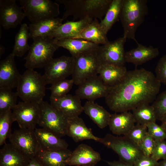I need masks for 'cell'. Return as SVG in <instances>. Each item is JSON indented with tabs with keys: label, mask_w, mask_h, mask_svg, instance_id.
Listing matches in <instances>:
<instances>
[{
	"label": "cell",
	"mask_w": 166,
	"mask_h": 166,
	"mask_svg": "<svg viewBox=\"0 0 166 166\" xmlns=\"http://www.w3.org/2000/svg\"><path fill=\"white\" fill-rule=\"evenodd\" d=\"M160 86L150 71L143 68L127 71L120 82L111 87L105 97V102L109 109L116 113L132 110L153 102Z\"/></svg>",
	"instance_id": "6da1fadb"
},
{
	"label": "cell",
	"mask_w": 166,
	"mask_h": 166,
	"mask_svg": "<svg viewBox=\"0 0 166 166\" xmlns=\"http://www.w3.org/2000/svg\"><path fill=\"white\" fill-rule=\"evenodd\" d=\"M112 0H57L63 4L65 11L61 18L64 20L69 16L74 20L86 18L101 21L105 15Z\"/></svg>",
	"instance_id": "7a4b0ae2"
},
{
	"label": "cell",
	"mask_w": 166,
	"mask_h": 166,
	"mask_svg": "<svg viewBox=\"0 0 166 166\" xmlns=\"http://www.w3.org/2000/svg\"><path fill=\"white\" fill-rule=\"evenodd\" d=\"M147 0H123L119 19L123 29V36L138 42L135 33L148 12Z\"/></svg>",
	"instance_id": "3957f363"
},
{
	"label": "cell",
	"mask_w": 166,
	"mask_h": 166,
	"mask_svg": "<svg viewBox=\"0 0 166 166\" xmlns=\"http://www.w3.org/2000/svg\"><path fill=\"white\" fill-rule=\"evenodd\" d=\"M46 85L43 75L34 70L27 69L21 75L17 92L23 101L39 104L45 95Z\"/></svg>",
	"instance_id": "277c9868"
},
{
	"label": "cell",
	"mask_w": 166,
	"mask_h": 166,
	"mask_svg": "<svg viewBox=\"0 0 166 166\" xmlns=\"http://www.w3.org/2000/svg\"><path fill=\"white\" fill-rule=\"evenodd\" d=\"M33 40L28 53L24 58V66L27 69L33 70L44 68L59 47L53 39L49 38L39 37Z\"/></svg>",
	"instance_id": "5b68a950"
},
{
	"label": "cell",
	"mask_w": 166,
	"mask_h": 166,
	"mask_svg": "<svg viewBox=\"0 0 166 166\" xmlns=\"http://www.w3.org/2000/svg\"><path fill=\"white\" fill-rule=\"evenodd\" d=\"M99 142L116 153L120 160L132 166L144 156L138 146L127 136H117L108 134L101 138Z\"/></svg>",
	"instance_id": "8992f818"
},
{
	"label": "cell",
	"mask_w": 166,
	"mask_h": 166,
	"mask_svg": "<svg viewBox=\"0 0 166 166\" xmlns=\"http://www.w3.org/2000/svg\"><path fill=\"white\" fill-rule=\"evenodd\" d=\"M20 6L31 23L57 18L59 4L49 0H20Z\"/></svg>",
	"instance_id": "52a82bcc"
},
{
	"label": "cell",
	"mask_w": 166,
	"mask_h": 166,
	"mask_svg": "<svg viewBox=\"0 0 166 166\" xmlns=\"http://www.w3.org/2000/svg\"><path fill=\"white\" fill-rule=\"evenodd\" d=\"M74 59L71 75L74 84L78 85L86 79L98 74L101 64L96 49L84 52Z\"/></svg>",
	"instance_id": "ba28073f"
},
{
	"label": "cell",
	"mask_w": 166,
	"mask_h": 166,
	"mask_svg": "<svg viewBox=\"0 0 166 166\" xmlns=\"http://www.w3.org/2000/svg\"><path fill=\"white\" fill-rule=\"evenodd\" d=\"M40 115L38 124L59 137L66 135L69 120L47 101L39 104Z\"/></svg>",
	"instance_id": "9c48e42d"
},
{
	"label": "cell",
	"mask_w": 166,
	"mask_h": 166,
	"mask_svg": "<svg viewBox=\"0 0 166 166\" xmlns=\"http://www.w3.org/2000/svg\"><path fill=\"white\" fill-rule=\"evenodd\" d=\"M126 39L123 36L105 44L99 45L96 52L101 65L125 66L126 62L124 45Z\"/></svg>",
	"instance_id": "30bf717a"
},
{
	"label": "cell",
	"mask_w": 166,
	"mask_h": 166,
	"mask_svg": "<svg viewBox=\"0 0 166 166\" xmlns=\"http://www.w3.org/2000/svg\"><path fill=\"white\" fill-rule=\"evenodd\" d=\"M74 60L73 57L66 56L51 60L44 67L43 75L47 84H52L72 75Z\"/></svg>",
	"instance_id": "8fae6325"
},
{
	"label": "cell",
	"mask_w": 166,
	"mask_h": 166,
	"mask_svg": "<svg viewBox=\"0 0 166 166\" xmlns=\"http://www.w3.org/2000/svg\"><path fill=\"white\" fill-rule=\"evenodd\" d=\"M12 110L14 121L17 122L20 128L35 129L40 118L39 104L20 102Z\"/></svg>",
	"instance_id": "7c38bea8"
},
{
	"label": "cell",
	"mask_w": 166,
	"mask_h": 166,
	"mask_svg": "<svg viewBox=\"0 0 166 166\" xmlns=\"http://www.w3.org/2000/svg\"><path fill=\"white\" fill-rule=\"evenodd\" d=\"M78 86L75 95L81 99L88 101H94L97 98L105 97L111 88L98 75L86 79Z\"/></svg>",
	"instance_id": "4fadbf2b"
},
{
	"label": "cell",
	"mask_w": 166,
	"mask_h": 166,
	"mask_svg": "<svg viewBox=\"0 0 166 166\" xmlns=\"http://www.w3.org/2000/svg\"><path fill=\"white\" fill-rule=\"evenodd\" d=\"M10 143L30 159L35 157L38 144L34 129L20 128L9 137Z\"/></svg>",
	"instance_id": "5bb4252c"
},
{
	"label": "cell",
	"mask_w": 166,
	"mask_h": 166,
	"mask_svg": "<svg viewBox=\"0 0 166 166\" xmlns=\"http://www.w3.org/2000/svg\"><path fill=\"white\" fill-rule=\"evenodd\" d=\"M16 2L15 0H0V23L5 30L15 28L26 17Z\"/></svg>",
	"instance_id": "9a60e30c"
},
{
	"label": "cell",
	"mask_w": 166,
	"mask_h": 166,
	"mask_svg": "<svg viewBox=\"0 0 166 166\" xmlns=\"http://www.w3.org/2000/svg\"><path fill=\"white\" fill-rule=\"evenodd\" d=\"M15 56L10 53L0 62V88H17L22 75L16 65Z\"/></svg>",
	"instance_id": "2e32d148"
},
{
	"label": "cell",
	"mask_w": 166,
	"mask_h": 166,
	"mask_svg": "<svg viewBox=\"0 0 166 166\" xmlns=\"http://www.w3.org/2000/svg\"><path fill=\"white\" fill-rule=\"evenodd\" d=\"M101 160L100 154L90 146L79 144L65 161L66 165L75 166L94 165Z\"/></svg>",
	"instance_id": "e0dca14e"
},
{
	"label": "cell",
	"mask_w": 166,
	"mask_h": 166,
	"mask_svg": "<svg viewBox=\"0 0 166 166\" xmlns=\"http://www.w3.org/2000/svg\"><path fill=\"white\" fill-rule=\"evenodd\" d=\"M81 99L76 95L67 94L57 99L49 98L51 105L69 120L79 117L83 111Z\"/></svg>",
	"instance_id": "ac0fdd59"
},
{
	"label": "cell",
	"mask_w": 166,
	"mask_h": 166,
	"mask_svg": "<svg viewBox=\"0 0 166 166\" xmlns=\"http://www.w3.org/2000/svg\"><path fill=\"white\" fill-rule=\"evenodd\" d=\"M34 131L38 144L42 150L54 151L68 149V143L50 131L43 128H36Z\"/></svg>",
	"instance_id": "d6986e66"
},
{
	"label": "cell",
	"mask_w": 166,
	"mask_h": 166,
	"mask_svg": "<svg viewBox=\"0 0 166 166\" xmlns=\"http://www.w3.org/2000/svg\"><path fill=\"white\" fill-rule=\"evenodd\" d=\"M121 113L111 114L108 126L113 134L127 136L136 122L132 113L128 111Z\"/></svg>",
	"instance_id": "ffe728a7"
},
{
	"label": "cell",
	"mask_w": 166,
	"mask_h": 166,
	"mask_svg": "<svg viewBox=\"0 0 166 166\" xmlns=\"http://www.w3.org/2000/svg\"><path fill=\"white\" fill-rule=\"evenodd\" d=\"M30 160L10 143H6L0 150V166H26Z\"/></svg>",
	"instance_id": "44dd1931"
},
{
	"label": "cell",
	"mask_w": 166,
	"mask_h": 166,
	"mask_svg": "<svg viewBox=\"0 0 166 166\" xmlns=\"http://www.w3.org/2000/svg\"><path fill=\"white\" fill-rule=\"evenodd\" d=\"M93 19L86 18L77 21H68L57 29L49 38L57 39L73 38L81 33Z\"/></svg>",
	"instance_id": "7402d4cb"
},
{
	"label": "cell",
	"mask_w": 166,
	"mask_h": 166,
	"mask_svg": "<svg viewBox=\"0 0 166 166\" xmlns=\"http://www.w3.org/2000/svg\"><path fill=\"white\" fill-rule=\"evenodd\" d=\"M72 152L68 149L54 151L44 150L38 144L35 158L43 166H66L65 161Z\"/></svg>",
	"instance_id": "603a6c76"
},
{
	"label": "cell",
	"mask_w": 166,
	"mask_h": 166,
	"mask_svg": "<svg viewBox=\"0 0 166 166\" xmlns=\"http://www.w3.org/2000/svg\"><path fill=\"white\" fill-rule=\"evenodd\" d=\"M66 135L76 142L88 140L99 142L101 139L94 135L91 129L87 127L83 120L79 117L69 120Z\"/></svg>",
	"instance_id": "cb8c5ba5"
},
{
	"label": "cell",
	"mask_w": 166,
	"mask_h": 166,
	"mask_svg": "<svg viewBox=\"0 0 166 166\" xmlns=\"http://www.w3.org/2000/svg\"><path fill=\"white\" fill-rule=\"evenodd\" d=\"M137 47L125 53L126 62L136 66L142 65L157 57L159 54L158 49L152 46L147 47L138 42Z\"/></svg>",
	"instance_id": "d4e9b609"
},
{
	"label": "cell",
	"mask_w": 166,
	"mask_h": 166,
	"mask_svg": "<svg viewBox=\"0 0 166 166\" xmlns=\"http://www.w3.org/2000/svg\"><path fill=\"white\" fill-rule=\"evenodd\" d=\"M57 45L67 49L75 57L86 51L97 49L99 45L84 40L73 38L53 39Z\"/></svg>",
	"instance_id": "484cf974"
},
{
	"label": "cell",
	"mask_w": 166,
	"mask_h": 166,
	"mask_svg": "<svg viewBox=\"0 0 166 166\" xmlns=\"http://www.w3.org/2000/svg\"><path fill=\"white\" fill-rule=\"evenodd\" d=\"M63 21L62 18L57 17L31 23L28 26L30 38H49L63 24Z\"/></svg>",
	"instance_id": "4316f807"
},
{
	"label": "cell",
	"mask_w": 166,
	"mask_h": 166,
	"mask_svg": "<svg viewBox=\"0 0 166 166\" xmlns=\"http://www.w3.org/2000/svg\"><path fill=\"white\" fill-rule=\"evenodd\" d=\"M83 109L99 128L102 129L108 126L111 114L94 101H87L83 106Z\"/></svg>",
	"instance_id": "83f0119b"
},
{
	"label": "cell",
	"mask_w": 166,
	"mask_h": 166,
	"mask_svg": "<svg viewBox=\"0 0 166 166\" xmlns=\"http://www.w3.org/2000/svg\"><path fill=\"white\" fill-rule=\"evenodd\" d=\"M73 38L84 40L99 45H105L109 42L107 34L101 29L99 22L96 18L94 19L81 33Z\"/></svg>",
	"instance_id": "f1b7e54d"
},
{
	"label": "cell",
	"mask_w": 166,
	"mask_h": 166,
	"mask_svg": "<svg viewBox=\"0 0 166 166\" xmlns=\"http://www.w3.org/2000/svg\"><path fill=\"white\" fill-rule=\"evenodd\" d=\"M127 72L125 66L101 65L98 74L105 84L111 87L120 82L124 77Z\"/></svg>",
	"instance_id": "f546056e"
},
{
	"label": "cell",
	"mask_w": 166,
	"mask_h": 166,
	"mask_svg": "<svg viewBox=\"0 0 166 166\" xmlns=\"http://www.w3.org/2000/svg\"><path fill=\"white\" fill-rule=\"evenodd\" d=\"M123 2V0H112L104 18L99 22L101 29L106 34L119 19Z\"/></svg>",
	"instance_id": "4dcf8cb0"
},
{
	"label": "cell",
	"mask_w": 166,
	"mask_h": 166,
	"mask_svg": "<svg viewBox=\"0 0 166 166\" xmlns=\"http://www.w3.org/2000/svg\"><path fill=\"white\" fill-rule=\"evenodd\" d=\"M29 38V26L26 23L21 24L15 36L14 44L12 52L15 57H22L29 51L30 47L28 43Z\"/></svg>",
	"instance_id": "1f68e13d"
},
{
	"label": "cell",
	"mask_w": 166,
	"mask_h": 166,
	"mask_svg": "<svg viewBox=\"0 0 166 166\" xmlns=\"http://www.w3.org/2000/svg\"><path fill=\"white\" fill-rule=\"evenodd\" d=\"M132 110L137 124L147 125L157 120L154 108L149 104L141 105Z\"/></svg>",
	"instance_id": "d6a6232c"
},
{
	"label": "cell",
	"mask_w": 166,
	"mask_h": 166,
	"mask_svg": "<svg viewBox=\"0 0 166 166\" xmlns=\"http://www.w3.org/2000/svg\"><path fill=\"white\" fill-rule=\"evenodd\" d=\"M11 89L0 88V114L13 109L17 104V92Z\"/></svg>",
	"instance_id": "836d02e7"
},
{
	"label": "cell",
	"mask_w": 166,
	"mask_h": 166,
	"mask_svg": "<svg viewBox=\"0 0 166 166\" xmlns=\"http://www.w3.org/2000/svg\"><path fill=\"white\" fill-rule=\"evenodd\" d=\"M12 110L6 111L0 114V145L6 143L7 138H9L11 134V126L14 122Z\"/></svg>",
	"instance_id": "e575fe53"
},
{
	"label": "cell",
	"mask_w": 166,
	"mask_h": 166,
	"mask_svg": "<svg viewBox=\"0 0 166 166\" xmlns=\"http://www.w3.org/2000/svg\"><path fill=\"white\" fill-rule=\"evenodd\" d=\"M73 84L72 79L61 80L52 84L49 88L51 91L49 98L57 99L67 94Z\"/></svg>",
	"instance_id": "d590c367"
},
{
	"label": "cell",
	"mask_w": 166,
	"mask_h": 166,
	"mask_svg": "<svg viewBox=\"0 0 166 166\" xmlns=\"http://www.w3.org/2000/svg\"><path fill=\"white\" fill-rule=\"evenodd\" d=\"M152 105L154 108L156 120L161 121L166 115V90L157 96Z\"/></svg>",
	"instance_id": "8d00e7d4"
},
{
	"label": "cell",
	"mask_w": 166,
	"mask_h": 166,
	"mask_svg": "<svg viewBox=\"0 0 166 166\" xmlns=\"http://www.w3.org/2000/svg\"><path fill=\"white\" fill-rule=\"evenodd\" d=\"M147 133V128L146 125L137 124L127 136L138 145L142 141Z\"/></svg>",
	"instance_id": "74e56055"
},
{
	"label": "cell",
	"mask_w": 166,
	"mask_h": 166,
	"mask_svg": "<svg viewBox=\"0 0 166 166\" xmlns=\"http://www.w3.org/2000/svg\"><path fill=\"white\" fill-rule=\"evenodd\" d=\"M148 133L155 140L166 139V132L161 126L155 122L147 125Z\"/></svg>",
	"instance_id": "f35d334b"
},
{
	"label": "cell",
	"mask_w": 166,
	"mask_h": 166,
	"mask_svg": "<svg viewBox=\"0 0 166 166\" xmlns=\"http://www.w3.org/2000/svg\"><path fill=\"white\" fill-rule=\"evenodd\" d=\"M155 140L148 133L138 146L144 155L151 156L155 147Z\"/></svg>",
	"instance_id": "ab89813d"
},
{
	"label": "cell",
	"mask_w": 166,
	"mask_h": 166,
	"mask_svg": "<svg viewBox=\"0 0 166 166\" xmlns=\"http://www.w3.org/2000/svg\"><path fill=\"white\" fill-rule=\"evenodd\" d=\"M156 77L160 82L166 85V55L161 57L155 69Z\"/></svg>",
	"instance_id": "60d3db41"
},
{
	"label": "cell",
	"mask_w": 166,
	"mask_h": 166,
	"mask_svg": "<svg viewBox=\"0 0 166 166\" xmlns=\"http://www.w3.org/2000/svg\"><path fill=\"white\" fill-rule=\"evenodd\" d=\"M155 147L151 156L157 161L166 158V141L155 140Z\"/></svg>",
	"instance_id": "b9f144b4"
},
{
	"label": "cell",
	"mask_w": 166,
	"mask_h": 166,
	"mask_svg": "<svg viewBox=\"0 0 166 166\" xmlns=\"http://www.w3.org/2000/svg\"><path fill=\"white\" fill-rule=\"evenodd\" d=\"M159 162L151 156L144 155L138 159L133 166H159Z\"/></svg>",
	"instance_id": "7bdbcfd3"
},
{
	"label": "cell",
	"mask_w": 166,
	"mask_h": 166,
	"mask_svg": "<svg viewBox=\"0 0 166 166\" xmlns=\"http://www.w3.org/2000/svg\"><path fill=\"white\" fill-rule=\"evenodd\" d=\"M106 162L109 166H133L120 160Z\"/></svg>",
	"instance_id": "ee69618b"
},
{
	"label": "cell",
	"mask_w": 166,
	"mask_h": 166,
	"mask_svg": "<svg viewBox=\"0 0 166 166\" xmlns=\"http://www.w3.org/2000/svg\"><path fill=\"white\" fill-rule=\"evenodd\" d=\"M26 166H43L35 158L31 159L30 162Z\"/></svg>",
	"instance_id": "f6af8a7d"
},
{
	"label": "cell",
	"mask_w": 166,
	"mask_h": 166,
	"mask_svg": "<svg viewBox=\"0 0 166 166\" xmlns=\"http://www.w3.org/2000/svg\"><path fill=\"white\" fill-rule=\"evenodd\" d=\"M161 121V125L166 132V115L164 117Z\"/></svg>",
	"instance_id": "bcb514c9"
},
{
	"label": "cell",
	"mask_w": 166,
	"mask_h": 166,
	"mask_svg": "<svg viewBox=\"0 0 166 166\" xmlns=\"http://www.w3.org/2000/svg\"><path fill=\"white\" fill-rule=\"evenodd\" d=\"M0 57L4 53L5 51V48L2 45H1L0 46Z\"/></svg>",
	"instance_id": "7dc6e473"
},
{
	"label": "cell",
	"mask_w": 166,
	"mask_h": 166,
	"mask_svg": "<svg viewBox=\"0 0 166 166\" xmlns=\"http://www.w3.org/2000/svg\"><path fill=\"white\" fill-rule=\"evenodd\" d=\"M159 166H166V158L159 162Z\"/></svg>",
	"instance_id": "c3c4849f"
},
{
	"label": "cell",
	"mask_w": 166,
	"mask_h": 166,
	"mask_svg": "<svg viewBox=\"0 0 166 166\" xmlns=\"http://www.w3.org/2000/svg\"><path fill=\"white\" fill-rule=\"evenodd\" d=\"M95 166V165H90V166Z\"/></svg>",
	"instance_id": "681fc988"
}]
</instances>
